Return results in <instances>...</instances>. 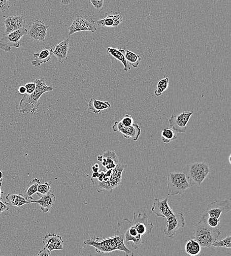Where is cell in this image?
I'll return each instance as SVG.
<instances>
[{
  "mask_svg": "<svg viewBox=\"0 0 231 256\" xmlns=\"http://www.w3.org/2000/svg\"><path fill=\"white\" fill-rule=\"evenodd\" d=\"M96 24L98 26L101 27H114L113 20L111 18L108 16H105L104 18L98 20Z\"/></svg>",
  "mask_w": 231,
  "mask_h": 256,
  "instance_id": "836d02e7",
  "label": "cell"
},
{
  "mask_svg": "<svg viewBox=\"0 0 231 256\" xmlns=\"http://www.w3.org/2000/svg\"><path fill=\"white\" fill-rule=\"evenodd\" d=\"M50 191V187L47 182H45L42 184H39L38 186L36 194L41 196L48 193Z\"/></svg>",
  "mask_w": 231,
  "mask_h": 256,
  "instance_id": "d6a6232c",
  "label": "cell"
},
{
  "mask_svg": "<svg viewBox=\"0 0 231 256\" xmlns=\"http://www.w3.org/2000/svg\"><path fill=\"white\" fill-rule=\"evenodd\" d=\"M168 194L175 196L181 194L191 187L184 172H170L166 178Z\"/></svg>",
  "mask_w": 231,
  "mask_h": 256,
  "instance_id": "52a82bcc",
  "label": "cell"
},
{
  "mask_svg": "<svg viewBox=\"0 0 231 256\" xmlns=\"http://www.w3.org/2000/svg\"><path fill=\"white\" fill-rule=\"evenodd\" d=\"M89 1L97 10H101L102 8L104 0H89Z\"/></svg>",
  "mask_w": 231,
  "mask_h": 256,
  "instance_id": "74e56055",
  "label": "cell"
},
{
  "mask_svg": "<svg viewBox=\"0 0 231 256\" xmlns=\"http://www.w3.org/2000/svg\"><path fill=\"white\" fill-rule=\"evenodd\" d=\"M125 59L130 65L132 66L134 68H137L139 64L140 61L141 60L139 55L134 53L126 50L125 53Z\"/></svg>",
  "mask_w": 231,
  "mask_h": 256,
  "instance_id": "83f0119b",
  "label": "cell"
},
{
  "mask_svg": "<svg viewBox=\"0 0 231 256\" xmlns=\"http://www.w3.org/2000/svg\"><path fill=\"white\" fill-rule=\"evenodd\" d=\"M18 92L21 95H24L26 93V89L25 86H21L18 88Z\"/></svg>",
  "mask_w": 231,
  "mask_h": 256,
  "instance_id": "b9f144b4",
  "label": "cell"
},
{
  "mask_svg": "<svg viewBox=\"0 0 231 256\" xmlns=\"http://www.w3.org/2000/svg\"><path fill=\"white\" fill-rule=\"evenodd\" d=\"M3 22L5 27L4 33H8L24 27L26 20L22 15H16L6 17Z\"/></svg>",
  "mask_w": 231,
  "mask_h": 256,
  "instance_id": "ac0fdd59",
  "label": "cell"
},
{
  "mask_svg": "<svg viewBox=\"0 0 231 256\" xmlns=\"http://www.w3.org/2000/svg\"><path fill=\"white\" fill-rule=\"evenodd\" d=\"M169 85V79L167 77H164L160 80L157 84V89L154 91L155 95L156 96H159L165 91Z\"/></svg>",
  "mask_w": 231,
  "mask_h": 256,
  "instance_id": "f546056e",
  "label": "cell"
},
{
  "mask_svg": "<svg viewBox=\"0 0 231 256\" xmlns=\"http://www.w3.org/2000/svg\"><path fill=\"white\" fill-rule=\"evenodd\" d=\"M220 221V218H217L214 217L208 216L207 219V223L208 224L212 227H216L219 225Z\"/></svg>",
  "mask_w": 231,
  "mask_h": 256,
  "instance_id": "d590c367",
  "label": "cell"
},
{
  "mask_svg": "<svg viewBox=\"0 0 231 256\" xmlns=\"http://www.w3.org/2000/svg\"><path fill=\"white\" fill-rule=\"evenodd\" d=\"M34 82L35 83V88L31 94H25L20 101L19 112L22 113H34L39 107V99L41 96L46 92H51L53 87L48 86L45 79L43 77L36 78Z\"/></svg>",
  "mask_w": 231,
  "mask_h": 256,
  "instance_id": "6da1fadb",
  "label": "cell"
},
{
  "mask_svg": "<svg viewBox=\"0 0 231 256\" xmlns=\"http://www.w3.org/2000/svg\"><path fill=\"white\" fill-rule=\"evenodd\" d=\"M231 155H230L229 157V163L230 164H231Z\"/></svg>",
  "mask_w": 231,
  "mask_h": 256,
  "instance_id": "c3c4849f",
  "label": "cell"
},
{
  "mask_svg": "<svg viewBox=\"0 0 231 256\" xmlns=\"http://www.w3.org/2000/svg\"><path fill=\"white\" fill-rule=\"evenodd\" d=\"M168 194L166 197L160 200L155 198L151 207V211L157 216L166 218L174 213L168 204Z\"/></svg>",
  "mask_w": 231,
  "mask_h": 256,
  "instance_id": "2e32d148",
  "label": "cell"
},
{
  "mask_svg": "<svg viewBox=\"0 0 231 256\" xmlns=\"http://www.w3.org/2000/svg\"><path fill=\"white\" fill-rule=\"evenodd\" d=\"M84 244L95 248L98 253H110L114 251H121L126 256H132L133 252L125 246L122 236L117 233L115 235L99 240V237H94L84 241Z\"/></svg>",
  "mask_w": 231,
  "mask_h": 256,
  "instance_id": "7a4b0ae2",
  "label": "cell"
},
{
  "mask_svg": "<svg viewBox=\"0 0 231 256\" xmlns=\"http://www.w3.org/2000/svg\"><path fill=\"white\" fill-rule=\"evenodd\" d=\"M35 83L33 81V82L27 83L25 84V87L26 89V93L27 94H32L35 88Z\"/></svg>",
  "mask_w": 231,
  "mask_h": 256,
  "instance_id": "f35d334b",
  "label": "cell"
},
{
  "mask_svg": "<svg viewBox=\"0 0 231 256\" xmlns=\"http://www.w3.org/2000/svg\"><path fill=\"white\" fill-rule=\"evenodd\" d=\"M231 208V202L230 199L217 200L207 204L205 213L209 216L220 218L222 214L230 212Z\"/></svg>",
  "mask_w": 231,
  "mask_h": 256,
  "instance_id": "7c38bea8",
  "label": "cell"
},
{
  "mask_svg": "<svg viewBox=\"0 0 231 256\" xmlns=\"http://www.w3.org/2000/svg\"><path fill=\"white\" fill-rule=\"evenodd\" d=\"M161 135L162 140L165 143H168L171 141L177 139L174 130L170 128H164L162 130Z\"/></svg>",
  "mask_w": 231,
  "mask_h": 256,
  "instance_id": "f1b7e54d",
  "label": "cell"
},
{
  "mask_svg": "<svg viewBox=\"0 0 231 256\" xmlns=\"http://www.w3.org/2000/svg\"><path fill=\"white\" fill-rule=\"evenodd\" d=\"M10 208V206L6 202H3L0 200V214L2 212L8 210Z\"/></svg>",
  "mask_w": 231,
  "mask_h": 256,
  "instance_id": "ab89813d",
  "label": "cell"
},
{
  "mask_svg": "<svg viewBox=\"0 0 231 256\" xmlns=\"http://www.w3.org/2000/svg\"><path fill=\"white\" fill-rule=\"evenodd\" d=\"M184 170L191 187L199 186L209 173V165L204 162H196L186 165Z\"/></svg>",
  "mask_w": 231,
  "mask_h": 256,
  "instance_id": "5b68a950",
  "label": "cell"
},
{
  "mask_svg": "<svg viewBox=\"0 0 231 256\" xmlns=\"http://www.w3.org/2000/svg\"><path fill=\"white\" fill-rule=\"evenodd\" d=\"M56 200L55 195L52 192L41 196L40 198L34 201H31V203H37L40 206L41 211L44 213L48 212L53 206Z\"/></svg>",
  "mask_w": 231,
  "mask_h": 256,
  "instance_id": "d6986e66",
  "label": "cell"
},
{
  "mask_svg": "<svg viewBox=\"0 0 231 256\" xmlns=\"http://www.w3.org/2000/svg\"><path fill=\"white\" fill-rule=\"evenodd\" d=\"M102 158V155H99L98 157V160L99 161H101Z\"/></svg>",
  "mask_w": 231,
  "mask_h": 256,
  "instance_id": "7dc6e473",
  "label": "cell"
},
{
  "mask_svg": "<svg viewBox=\"0 0 231 256\" xmlns=\"http://www.w3.org/2000/svg\"><path fill=\"white\" fill-rule=\"evenodd\" d=\"M212 246L218 248L231 249V236L228 235L219 241H214L213 242Z\"/></svg>",
  "mask_w": 231,
  "mask_h": 256,
  "instance_id": "1f68e13d",
  "label": "cell"
},
{
  "mask_svg": "<svg viewBox=\"0 0 231 256\" xmlns=\"http://www.w3.org/2000/svg\"><path fill=\"white\" fill-rule=\"evenodd\" d=\"M186 253L192 256L198 255L201 251V246L195 239L189 240L185 245Z\"/></svg>",
  "mask_w": 231,
  "mask_h": 256,
  "instance_id": "484cf974",
  "label": "cell"
},
{
  "mask_svg": "<svg viewBox=\"0 0 231 256\" xmlns=\"http://www.w3.org/2000/svg\"><path fill=\"white\" fill-rule=\"evenodd\" d=\"M71 0H61V3L63 5H68L71 3Z\"/></svg>",
  "mask_w": 231,
  "mask_h": 256,
  "instance_id": "7bdbcfd3",
  "label": "cell"
},
{
  "mask_svg": "<svg viewBox=\"0 0 231 256\" xmlns=\"http://www.w3.org/2000/svg\"><path fill=\"white\" fill-rule=\"evenodd\" d=\"M28 30L25 27L20 28L8 33H4L0 37V49L4 52H9L11 47L19 48L20 40L27 34Z\"/></svg>",
  "mask_w": 231,
  "mask_h": 256,
  "instance_id": "ba28073f",
  "label": "cell"
},
{
  "mask_svg": "<svg viewBox=\"0 0 231 256\" xmlns=\"http://www.w3.org/2000/svg\"><path fill=\"white\" fill-rule=\"evenodd\" d=\"M49 26L39 20H35L31 25L27 32L29 37L34 41H44Z\"/></svg>",
  "mask_w": 231,
  "mask_h": 256,
  "instance_id": "4fadbf2b",
  "label": "cell"
},
{
  "mask_svg": "<svg viewBox=\"0 0 231 256\" xmlns=\"http://www.w3.org/2000/svg\"><path fill=\"white\" fill-rule=\"evenodd\" d=\"M110 107L111 104L108 101H101L94 98H91L88 103V108L96 114Z\"/></svg>",
  "mask_w": 231,
  "mask_h": 256,
  "instance_id": "d4e9b609",
  "label": "cell"
},
{
  "mask_svg": "<svg viewBox=\"0 0 231 256\" xmlns=\"http://www.w3.org/2000/svg\"><path fill=\"white\" fill-rule=\"evenodd\" d=\"M2 185V183H0V200H1L3 197V192L1 190V186Z\"/></svg>",
  "mask_w": 231,
  "mask_h": 256,
  "instance_id": "f6af8a7d",
  "label": "cell"
},
{
  "mask_svg": "<svg viewBox=\"0 0 231 256\" xmlns=\"http://www.w3.org/2000/svg\"><path fill=\"white\" fill-rule=\"evenodd\" d=\"M120 123L125 126H131L133 124V119L132 117L129 115L126 114L124 117H123L120 121Z\"/></svg>",
  "mask_w": 231,
  "mask_h": 256,
  "instance_id": "e575fe53",
  "label": "cell"
},
{
  "mask_svg": "<svg viewBox=\"0 0 231 256\" xmlns=\"http://www.w3.org/2000/svg\"><path fill=\"white\" fill-rule=\"evenodd\" d=\"M166 219V225L164 229V233L168 237H172L179 228L185 225V219L182 212L174 213Z\"/></svg>",
  "mask_w": 231,
  "mask_h": 256,
  "instance_id": "30bf717a",
  "label": "cell"
},
{
  "mask_svg": "<svg viewBox=\"0 0 231 256\" xmlns=\"http://www.w3.org/2000/svg\"><path fill=\"white\" fill-rule=\"evenodd\" d=\"M69 39L66 38L56 45L53 51L54 55L60 63H63L67 59V53Z\"/></svg>",
  "mask_w": 231,
  "mask_h": 256,
  "instance_id": "ffe728a7",
  "label": "cell"
},
{
  "mask_svg": "<svg viewBox=\"0 0 231 256\" xmlns=\"http://www.w3.org/2000/svg\"><path fill=\"white\" fill-rule=\"evenodd\" d=\"M3 180V173L0 168V183H2Z\"/></svg>",
  "mask_w": 231,
  "mask_h": 256,
  "instance_id": "bcb514c9",
  "label": "cell"
},
{
  "mask_svg": "<svg viewBox=\"0 0 231 256\" xmlns=\"http://www.w3.org/2000/svg\"><path fill=\"white\" fill-rule=\"evenodd\" d=\"M45 247L51 252L54 250H63L64 241L59 235L48 233L42 239Z\"/></svg>",
  "mask_w": 231,
  "mask_h": 256,
  "instance_id": "e0dca14e",
  "label": "cell"
},
{
  "mask_svg": "<svg viewBox=\"0 0 231 256\" xmlns=\"http://www.w3.org/2000/svg\"><path fill=\"white\" fill-rule=\"evenodd\" d=\"M5 199L6 202L10 206L21 207L26 204L31 203V201H28L21 193L17 194L9 193L6 195Z\"/></svg>",
  "mask_w": 231,
  "mask_h": 256,
  "instance_id": "603a6c76",
  "label": "cell"
},
{
  "mask_svg": "<svg viewBox=\"0 0 231 256\" xmlns=\"http://www.w3.org/2000/svg\"><path fill=\"white\" fill-rule=\"evenodd\" d=\"M10 8L9 0H0V11L4 12Z\"/></svg>",
  "mask_w": 231,
  "mask_h": 256,
  "instance_id": "8d00e7d4",
  "label": "cell"
},
{
  "mask_svg": "<svg viewBox=\"0 0 231 256\" xmlns=\"http://www.w3.org/2000/svg\"><path fill=\"white\" fill-rule=\"evenodd\" d=\"M38 256H51L50 252L46 247H44L42 250L39 251V253L37 255Z\"/></svg>",
  "mask_w": 231,
  "mask_h": 256,
  "instance_id": "60d3db41",
  "label": "cell"
},
{
  "mask_svg": "<svg viewBox=\"0 0 231 256\" xmlns=\"http://www.w3.org/2000/svg\"><path fill=\"white\" fill-rule=\"evenodd\" d=\"M105 16H108L112 19L114 21V27L120 25L123 22V16L119 15L115 11H109L104 14Z\"/></svg>",
  "mask_w": 231,
  "mask_h": 256,
  "instance_id": "4dcf8cb0",
  "label": "cell"
},
{
  "mask_svg": "<svg viewBox=\"0 0 231 256\" xmlns=\"http://www.w3.org/2000/svg\"><path fill=\"white\" fill-rule=\"evenodd\" d=\"M107 50L112 57L121 62L124 66V71H128L131 69L130 65L127 63L125 57V51L124 50L109 47Z\"/></svg>",
  "mask_w": 231,
  "mask_h": 256,
  "instance_id": "cb8c5ba5",
  "label": "cell"
},
{
  "mask_svg": "<svg viewBox=\"0 0 231 256\" xmlns=\"http://www.w3.org/2000/svg\"><path fill=\"white\" fill-rule=\"evenodd\" d=\"M112 128L114 131L121 132L125 138L127 139L131 138L134 141H136L138 139L141 133V128L136 124L127 127L123 126L120 121H116Z\"/></svg>",
  "mask_w": 231,
  "mask_h": 256,
  "instance_id": "5bb4252c",
  "label": "cell"
},
{
  "mask_svg": "<svg viewBox=\"0 0 231 256\" xmlns=\"http://www.w3.org/2000/svg\"><path fill=\"white\" fill-rule=\"evenodd\" d=\"M52 49H45L41 51L39 53H34L33 56L34 60L31 63L35 67H39L42 64L48 62L51 57L53 55Z\"/></svg>",
  "mask_w": 231,
  "mask_h": 256,
  "instance_id": "7402d4cb",
  "label": "cell"
},
{
  "mask_svg": "<svg viewBox=\"0 0 231 256\" xmlns=\"http://www.w3.org/2000/svg\"><path fill=\"white\" fill-rule=\"evenodd\" d=\"M118 230L116 233L121 235L126 242H132V247L136 249L143 243L141 236L136 231L133 220L125 218L118 221Z\"/></svg>",
  "mask_w": 231,
  "mask_h": 256,
  "instance_id": "8992f818",
  "label": "cell"
},
{
  "mask_svg": "<svg viewBox=\"0 0 231 256\" xmlns=\"http://www.w3.org/2000/svg\"><path fill=\"white\" fill-rule=\"evenodd\" d=\"M193 114V112H183L178 115H171L168 119L171 128L175 132L184 133L187 130V125Z\"/></svg>",
  "mask_w": 231,
  "mask_h": 256,
  "instance_id": "8fae6325",
  "label": "cell"
},
{
  "mask_svg": "<svg viewBox=\"0 0 231 256\" xmlns=\"http://www.w3.org/2000/svg\"><path fill=\"white\" fill-rule=\"evenodd\" d=\"M208 215L204 213L199 221L196 224L193 230L194 239L201 247L210 248L213 242L216 241L221 234L217 227H212L207 223Z\"/></svg>",
  "mask_w": 231,
  "mask_h": 256,
  "instance_id": "3957f363",
  "label": "cell"
},
{
  "mask_svg": "<svg viewBox=\"0 0 231 256\" xmlns=\"http://www.w3.org/2000/svg\"><path fill=\"white\" fill-rule=\"evenodd\" d=\"M126 164H117L112 169L99 172L97 179L98 183L97 191L99 192L112 191L118 186L122 179V172L127 167Z\"/></svg>",
  "mask_w": 231,
  "mask_h": 256,
  "instance_id": "277c9868",
  "label": "cell"
},
{
  "mask_svg": "<svg viewBox=\"0 0 231 256\" xmlns=\"http://www.w3.org/2000/svg\"><path fill=\"white\" fill-rule=\"evenodd\" d=\"M102 158V165L106 170L113 169L118 164V159L114 151L109 150L103 153Z\"/></svg>",
  "mask_w": 231,
  "mask_h": 256,
  "instance_id": "44dd1931",
  "label": "cell"
},
{
  "mask_svg": "<svg viewBox=\"0 0 231 256\" xmlns=\"http://www.w3.org/2000/svg\"><path fill=\"white\" fill-rule=\"evenodd\" d=\"M40 184V180L35 178L31 181L25 191V196L29 199H33V195L36 193L38 186Z\"/></svg>",
  "mask_w": 231,
  "mask_h": 256,
  "instance_id": "4316f807",
  "label": "cell"
},
{
  "mask_svg": "<svg viewBox=\"0 0 231 256\" xmlns=\"http://www.w3.org/2000/svg\"><path fill=\"white\" fill-rule=\"evenodd\" d=\"M92 169L93 172H98L99 170V167H97L94 165L93 166H92Z\"/></svg>",
  "mask_w": 231,
  "mask_h": 256,
  "instance_id": "ee69618b",
  "label": "cell"
},
{
  "mask_svg": "<svg viewBox=\"0 0 231 256\" xmlns=\"http://www.w3.org/2000/svg\"><path fill=\"white\" fill-rule=\"evenodd\" d=\"M68 34L82 31H90L94 32L97 30L95 21L90 16H78L73 20L71 25L68 28Z\"/></svg>",
  "mask_w": 231,
  "mask_h": 256,
  "instance_id": "9c48e42d",
  "label": "cell"
},
{
  "mask_svg": "<svg viewBox=\"0 0 231 256\" xmlns=\"http://www.w3.org/2000/svg\"><path fill=\"white\" fill-rule=\"evenodd\" d=\"M133 221L137 232L141 236L148 234L152 230L154 225L152 223H148V216L146 213L139 212L136 215L133 214Z\"/></svg>",
  "mask_w": 231,
  "mask_h": 256,
  "instance_id": "9a60e30c",
  "label": "cell"
}]
</instances>
